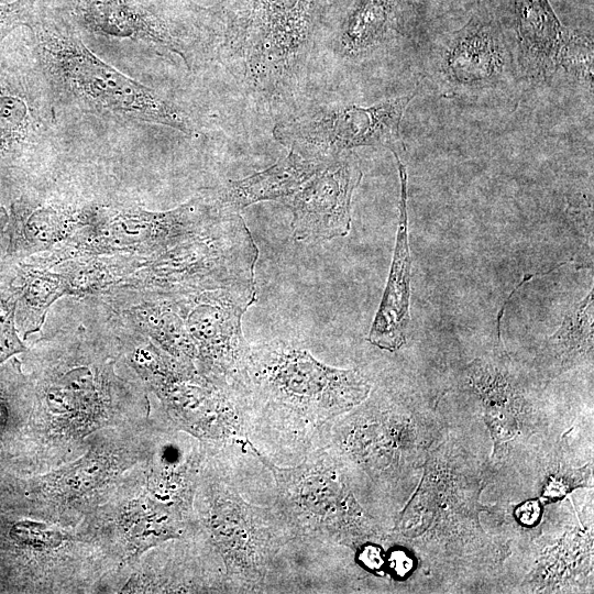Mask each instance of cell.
<instances>
[{
	"label": "cell",
	"instance_id": "6da1fadb",
	"mask_svg": "<svg viewBox=\"0 0 594 594\" xmlns=\"http://www.w3.org/2000/svg\"><path fill=\"white\" fill-rule=\"evenodd\" d=\"M371 392L356 369H338L282 340L249 345L238 394L249 422H268L310 439L327 422L361 405Z\"/></svg>",
	"mask_w": 594,
	"mask_h": 594
},
{
	"label": "cell",
	"instance_id": "7a4b0ae2",
	"mask_svg": "<svg viewBox=\"0 0 594 594\" xmlns=\"http://www.w3.org/2000/svg\"><path fill=\"white\" fill-rule=\"evenodd\" d=\"M29 29L32 55L54 98L98 117L198 132L184 108L102 61L76 32L38 11Z\"/></svg>",
	"mask_w": 594,
	"mask_h": 594
},
{
	"label": "cell",
	"instance_id": "3957f363",
	"mask_svg": "<svg viewBox=\"0 0 594 594\" xmlns=\"http://www.w3.org/2000/svg\"><path fill=\"white\" fill-rule=\"evenodd\" d=\"M316 0H223L209 31L217 59L253 94L277 97L309 55Z\"/></svg>",
	"mask_w": 594,
	"mask_h": 594
},
{
	"label": "cell",
	"instance_id": "277c9868",
	"mask_svg": "<svg viewBox=\"0 0 594 594\" xmlns=\"http://www.w3.org/2000/svg\"><path fill=\"white\" fill-rule=\"evenodd\" d=\"M249 447L273 474L275 512L290 538L353 546L372 534L343 481L340 462L324 447L290 468L276 465L250 442Z\"/></svg>",
	"mask_w": 594,
	"mask_h": 594
},
{
	"label": "cell",
	"instance_id": "5b68a950",
	"mask_svg": "<svg viewBox=\"0 0 594 594\" xmlns=\"http://www.w3.org/2000/svg\"><path fill=\"white\" fill-rule=\"evenodd\" d=\"M166 295L182 317L210 382L239 393L249 350L241 320L256 299L255 278L217 288L175 289Z\"/></svg>",
	"mask_w": 594,
	"mask_h": 594
},
{
	"label": "cell",
	"instance_id": "8992f818",
	"mask_svg": "<svg viewBox=\"0 0 594 594\" xmlns=\"http://www.w3.org/2000/svg\"><path fill=\"white\" fill-rule=\"evenodd\" d=\"M414 95H404L372 106H339L305 114L275 125V139L289 151L329 161L359 146L404 152L400 127Z\"/></svg>",
	"mask_w": 594,
	"mask_h": 594
},
{
	"label": "cell",
	"instance_id": "52a82bcc",
	"mask_svg": "<svg viewBox=\"0 0 594 594\" xmlns=\"http://www.w3.org/2000/svg\"><path fill=\"white\" fill-rule=\"evenodd\" d=\"M207 524L233 588L254 590L290 539L275 510L245 502L224 483L211 490Z\"/></svg>",
	"mask_w": 594,
	"mask_h": 594
},
{
	"label": "cell",
	"instance_id": "ba28073f",
	"mask_svg": "<svg viewBox=\"0 0 594 594\" xmlns=\"http://www.w3.org/2000/svg\"><path fill=\"white\" fill-rule=\"evenodd\" d=\"M53 95L34 57L0 54V170L29 167L54 129Z\"/></svg>",
	"mask_w": 594,
	"mask_h": 594
},
{
	"label": "cell",
	"instance_id": "9c48e42d",
	"mask_svg": "<svg viewBox=\"0 0 594 594\" xmlns=\"http://www.w3.org/2000/svg\"><path fill=\"white\" fill-rule=\"evenodd\" d=\"M514 8L517 73L534 80L564 73L592 81V41L564 26L549 0H515Z\"/></svg>",
	"mask_w": 594,
	"mask_h": 594
},
{
	"label": "cell",
	"instance_id": "30bf717a",
	"mask_svg": "<svg viewBox=\"0 0 594 594\" xmlns=\"http://www.w3.org/2000/svg\"><path fill=\"white\" fill-rule=\"evenodd\" d=\"M362 176L358 158L348 151L283 199L293 215L294 239L310 243L345 237L351 228L352 196Z\"/></svg>",
	"mask_w": 594,
	"mask_h": 594
},
{
	"label": "cell",
	"instance_id": "8fae6325",
	"mask_svg": "<svg viewBox=\"0 0 594 594\" xmlns=\"http://www.w3.org/2000/svg\"><path fill=\"white\" fill-rule=\"evenodd\" d=\"M438 64L441 78L455 92L492 89L517 70L513 50L484 4L450 36Z\"/></svg>",
	"mask_w": 594,
	"mask_h": 594
},
{
	"label": "cell",
	"instance_id": "7c38bea8",
	"mask_svg": "<svg viewBox=\"0 0 594 594\" xmlns=\"http://www.w3.org/2000/svg\"><path fill=\"white\" fill-rule=\"evenodd\" d=\"M73 16L94 35L144 43L176 54L189 67L179 37L164 20L134 0H77Z\"/></svg>",
	"mask_w": 594,
	"mask_h": 594
},
{
	"label": "cell",
	"instance_id": "4fadbf2b",
	"mask_svg": "<svg viewBox=\"0 0 594 594\" xmlns=\"http://www.w3.org/2000/svg\"><path fill=\"white\" fill-rule=\"evenodd\" d=\"M396 161L400 179L396 243L385 292L367 337L370 343L389 352L399 350L406 343L410 321L411 258L408 243L407 170L402 158L396 157Z\"/></svg>",
	"mask_w": 594,
	"mask_h": 594
},
{
	"label": "cell",
	"instance_id": "5bb4252c",
	"mask_svg": "<svg viewBox=\"0 0 594 594\" xmlns=\"http://www.w3.org/2000/svg\"><path fill=\"white\" fill-rule=\"evenodd\" d=\"M295 151L264 170L238 180H229L209 194L217 208L228 215L240 213L251 205L279 200L296 193L308 179L329 162Z\"/></svg>",
	"mask_w": 594,
	"mask_h": 594
},
{
	"label": "cell",
	"instance_id": "9a60e30c",
	"mask_svg": "<svg viewBox=\"0 0 594 594\" xmlns=\"http://www.w3.org/2000/svg\"><path fill=\"white\" fill-rule=\"evenodd\" d=\"M593 288L564 315L559 329L541 344L536 356L539 372L549 378L559 376L593 359Z\"/></svg>",
	"mask_w": 594,
	"mask_h": 594
},
{
	"label": "cell",
	"instance_id": "2e32d148",
	"mask_svg": "<svg viewBox=\"0 0 594 594\" xmlns=\"http://www.w3.org/2000/svg\"><path fill=\"white\" fill-rule=\"evenodd\" d=\"M395 0H359L340 35L343 55L354 58L374 52L384 42Z\"/></svg>",
	"mask_w": 594,
	"mask_h": 594
},
{
	"label": "cell",
	"instance_id": "e0dca14e",
	"mask_svg": "<svg viewBox=\"0 0 594 594\" xmlns=\"http://www.w3.org/2000/svg\"><path fill=\"white\" fill-rule=\"evenodd\" d=\"M36 11V0H0V54L4 40L15 29L29 28Z\"/></svg>",
	"mask_w": 594,
	"mask_h": 594
},
{
	"label": "cell",
	"instance_id": "ac0fdd59",
	"mask_svg": "<svg viewBox=\"0 0 594 594\" xmlns=\"http://www.w3.org/2000/svg\"><path fill=\"white\" fill-rule=\"evenodd\" d=\"M484 420L492 433L495 453L504 450L506 443L513 439L518 431L515 408H486Z\"/></svg>",
	"mask_w": 594,
	"mask_h": 594
},
{
	"label": "cell",
	"instance_id": "d6986e66",
	"mask_svg": "<svg viewBox=\"0 0 594 594\" xmlns=\"http://www.w3.org/2000/svg\"><path fill=\"white\" fill-rule=\"evenodd\" d=\"M11 535L16 541L37 548L56 547L63 539L58 531L33 521L15 524Z\"/></svg>",
	"mask_w": 594,
	"mask_h": 594
},
{
	"label": "cell",
	"instance_id": "ffe728a7",
	"mask_svg": "<svg viewBox=\"0 0 594 594\" xmlns=\"http://www.w3.org/2000/svg\"><path fill=\"white\" fill-rule=\"evenodd\" d=\"M591 466L551 475L542 490V497L548 502L561 499L572 490L586 483Z\"/></svg>",
	"mask_w": 594,
	"mask_h": 594
},
{
	"label": "cell",
	"instance_id": "44dd1931",
	"mask_svg": "<svg viewBox=\"0 0 594 594\" xmlns=\"http://www.w3.org/2000/svg\"><path fill=\"white\" fill-rule=\"evenodd\" d=\"M359 561L367 570L377 572L386 564V557L382 548L374 543H365L359 547Z\"/></svg>",
	"mask_w": 594,
	"mask_h": 594
},
{
	"label": "cell",
	"instance_id": "7402d4cb",
	"mask_svg": "<svg viewBox=\"0 0 594 594\" xmlns=\"http://www.w3.org/2000/svg\"><path fill=\"white\" fill-rule=\"evenodd\" d=\"M517 520L524 526L536 525L541 516V505L538 499H529L515 509Z\"/></svg>",
	"mask_w": 594,
	"mask_h": 594
},
{
	"label": "cell",
	"instance_id": "603a6c76",
	"mask_svg": "<svg viewBox=\"0 0 594 594\" xmlns=\"http://www.w3.org/2000/svg\"><path fill=\"white\" fill-rule=\"evenodd\" d=\"M386 562L389 569L398 576L405 575L413 568V560L402 550L393 551L386 559Z\"/></svg>",
	"mask_w": 594,
	"mask_h": 594
},
{
	"label": "cell",
	"instance_id": "cb8c5ba5",
	"mask_svg": "<svg viewBox=\"0 0 594 594\" xmlns=\"http://www.w3.org/2000/svg\"><path fill=\"white\" fill-rule=\"evenodd\" d=\"M10 218L7 215L6 208L0 202V251L3 249L4 233L10 232Z\"/></svg>",
	"mask_w": 594,
	"mask_h": 594
},
{
	"label": "cell",
	"instance_id": "d4e9b609",
	"mask_svg": "<svg viewBox=\"0 0 594 594\" xmlns=\"http://www.w3.org/2000/svg\"><path fill=\"white\" fill-rule=\"evenodd\" d=\"M8 409L4 403L0 399V433L4 430L8 422Z\"/></svg>",
	"mask_w": 594,
	"mask_h": 594
}]
</instances>
